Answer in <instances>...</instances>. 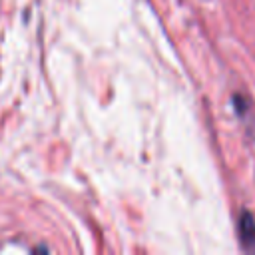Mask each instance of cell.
Listing matches in <instances>:
<instances>
[{
	"mask_svg": "<svg viewBox=\"0 0 255 255\" xmlns=\"http://www.w3.org/2000/svg\"><path fill=\"white\" fill-rule=\"evenodd\" d=\"M239 235L243 245H255V219L249 211H243L239 217Z\"/></svg>",
	"mask_w": 255,
	"mask_h": 255,
	"instance_id": "6da1fadb",
	"label": "cell"
}]
</instances>
